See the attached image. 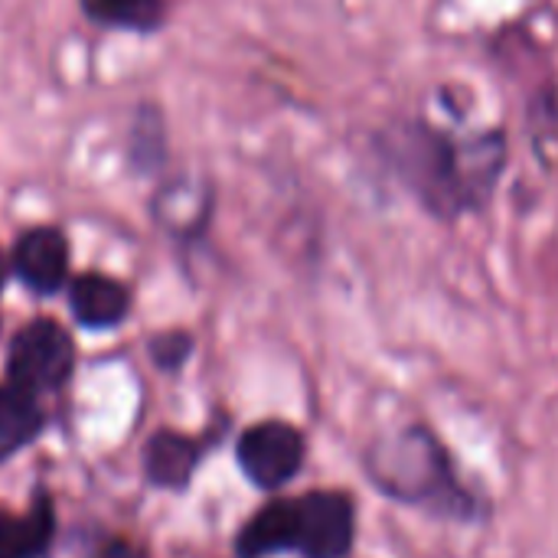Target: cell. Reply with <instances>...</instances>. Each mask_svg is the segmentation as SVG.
Returning <instances> with one entry per match:
<instances>
[{
  "mask_svg": "<svg viewBox=\"0 0 558 558\" xmlns=\"http://www.w3.org/2000/svg\"><path fill=\"white\" fill-rule=\"evenodd\" d=\"M72 340L52 320H33L10 347V379L29 392L56 389L72 369Z\"/></svg>",
  "mask_w": 558,
  "mask_h": 558,
  "instance_id": "cell-1",
  "label": "cell"
},
{
  "mask_svg": "<svg viewBox=\"0 0 558 558\" xmlns=\"http://www.w3.org/2000/svg\"><path fill=\"white\" fill-rule=\"evenodd\" d=\"M239 464L252 484L271 490L288 484L304 464V438L294 425L262 422L239 441Z\"/></svg>",
  "mask_w": 558,
  "mask_h": 558,
  "instance_id": "cell-2",
  "label": "cell"
},
{
  "mask_svg": "<svg viewBox=\"0 0 558 558\" xmlns=\"http://www.w3.org/2000/svg\"><path fill=\"white\" fill-rule=\"evenodd\" d=\"M353 500L343 494H307L298 500V546L307 558H343L353 549Z\"/></svg>",
  "mask_w": 558,
  "mask_h": 558,
  "instance_id": "cell-3",
  "label": "cell"
},
{
  "mask_svg": "<svg viewBox=\"0 0 558 558\" xmlns=\"http://www.w3.org/2000/svg\"><path fill=\"white\" fill-rule=\"evenodd\" d=\"M13 265H16V275L33 291L49 294L65 281V268H69L65 239L56 229H33L16 242Z\"/></svg>",
  "mask_w": 558,
  "mask_h": 558,
  "instance_id": "cell-4",
  "label": "cell"
},
{
  "mask_svg": "<svg viewBox=\"0 0 558 558\" xmlns=\"http://www.w3.org/2000/svg\"><path fill=\"white\" fill-rule=\"evenodd\" d=\"M298 546V500L268 504L239 536V556L262 558Z\"/></svg>",
  "mask_w": 558,
  "mask_h": 558,
  "instance_id": "cell-5",
  "label": "cell"
},
{
  "mask_svg": "<svg viewBox=\"0 0 558 558\" xmlns=\"http://www.w3.org/2000/svg\"><path fill=\"white\" fill-rule=\"evenodd\" d=\"M72 314L85 327H114L128 314V291L105 275H82L72 284Z\"/></svg>",
  "mask_w": 558,
  "mask_h": 558,
  "instance_id": "cell-6",
  "label": "cell"
},
{
  "mask_svg": "<svg viewBox=\"0 0 558 558\" xmlns=\"http://www.w3.org/2000/svg\"><path fill=\"white\" fill-rule=\"evenodd\" d=\"M144 468L147 477L160 487H183L196 468V448L193 441H186L183 435L173 432H160L147 441L144 451Z\"/></svg>",
  "mask_w": 558,
  "mask_h": 558,
  "instance_id": "cell-7",
  "label": "cell"
},
{
  "mask_svg": "<svg viewBox=\"0 0 558 558\" xmlns=\"http://www.w3.org/2000/svg\"><path fill=\"white\" fill-rule=\"evenodd\" d=\"M52 539V507L46 497L33 504L23 520L0 517V558H33L39 556Z\"/></svg>",
  "mask_w": 558,
  "mask_h": 558,
  "instance_id": "cell-8",
  "label": "cell"
},
{
  "mask_svg": "<svg viewBox=\"0 0 558 558\" xmlns=\"http://www.w3.org/2000/svg\"><path fill=\"white\" fill-rule=\"evenodd\" d=\"M39 425H43V415H39V405L29 389H23V386L0 389V458L13 454L26 441H33Z\"/></svg>",
  "mask_w": 558,
  "mask_h": 558,
  "instance_id": "cell-9",
  "label": "cell"
},
{
  "mask_svg": "<svg viewBox=\"0 0 558 558\" xmlns=\"http://www.w3.org/2000/svg\"><path fill=\"white\" fill-rule=\"evenodd\" d=\"M85 10L114 26H131V29H150L160 23V0H82Z\"/></svg>",
  "mask_w": 558,
  "mask_h": 558,
  "instance_id": "cell-10",
  "label": "cell"
},
{
  "mask_svg": "<svg viewBox=\"0 0 558 558\" xmlns=\"http://www.w3.org/2000/svg\"><path fill=\"white\" fill-rule=\"evenodd\" d=\"M190 353V337L186 333H160L154 343H150V356L163 366V369H177Z\"/></svg>",
  "mask_w": 558,
  "mask_h": 558,
  "instance_id": "cell-11",
  "label": "cell"
},
{
  "mask_svg": "<svg viewBox=\"0 0 558 558\" xmlns=\"http://www.w3.org/2000/svg\"><path fill=\"white\" fill-rule=\"evenodd\" d=\"M101 558H144L134 546H128V543H114V546H108Z\"/></svg>",
  "mask_w": 558,
  "mask_h": 558,
  "instance_id": "cell-12",
  "label": "cell"
},
{
  "mask_svg": "<svg viewBox=\"0 0 558 558\" xmlns=\"http://www.w3.org/2000/svg\"><path fill=\"white\" fill-rule=\"evenodd\" d=\"M0 284H3V258H0Z\"/></svg>",
  "mask_w": 558,
  "mask_h": 558,
  "instance_id": "cell-13",
  "label": "cell"
}]
</instances>
